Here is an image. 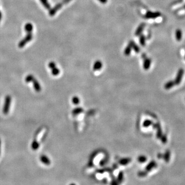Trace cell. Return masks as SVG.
Returning a JSON list of instances; mask_svg holds the SVG:
<instances>
[{
	"label": "cell",
	"mask_w": 185,
	"mask_h": 185,
	"mask_svg": "<svg viewBox=\"0 0 185 185\" xmlns=\"http://www.w3.org/2000/svg\"><path fill=\"white\" fill-rule=\"evenodd\" d=\"M25 29L26 32H27V35L26 36V38H25L23 40L19 43V47L20 48L23 47L25 45L28 43V42H30L32 39H33V35H32V31L33 30V26L32 24L30 23H27L26 24L25 26Z\"/></svg>",
	"instance_id": "obj_1"
},
{
	"label": "cell",
	"mask_w": 185,
	"mask_h": 185,
	"mask_svg": "<svg viewBox=\"0 0 185 185\" xmlns=\"http://www.w3.org/2000/svg\"><path fill=\"white\" fill-rule=\"evenodd\" d=\"M31 82H33V83L34 84V89H35L36 91L40 92L41 91V86H40V85L39 82L35 78V77H34V78L33 79V80H32Z\"/></svg>",
	"instance_id": "obj_6"
},
{
	"label": "cell",
	"mask_w": 185,
	"mask_h": 185,
	"mask_svg": "<svg viewBox=\"0 0 185 185\" xmlns=\"http://www.w3.org/2000/svg\"><path fill=\"white\" fill-rule=\"evenodd\" d=\"M139 42L140 44L142 46H144L145 45H146V38H145L144 35H140L139 38Z\"/></svg>",
	"instance_id": "obj_15"
},
{
	"label": "cell",
	"mask_w": 185,
	"mask_h": 185,
	"mask_svg": "<svg viewBox=\"0 0 185 185\" xmlns=\"http://www.w3.org/2000/svg\"><path fill=\"white\" fill-rule=\"evenodd\" d=\"M184 57H185V56H184Z\"/></svg>",
	"instance_id": "obj_30"
},
{
	"label": "cell",
	"mask_w": 185,
	"mask_h": 185,
	"mask_svg": "<svg viewBox=\"0 0 185 185\" xmlns=\"http://www.w3.org/2000/svg\"><path fill=\"white\" fill-rule=\"evenodd\" d=\"M142 58H143V59L144 60V59H146V58H147V57H146V54H144V53H143L142 54Z\"/></svg>",
	"instance_id": "obj_28"
},
{
	"label": "cell",
	"mask_w": 185,
	"mask_h": 185,
	"mask_svg": "<svg viewBox=\"0 0 185 185\" xmlns=\"http://www.w3.org/2000/svg\"><path fill=\"white\" fill-rule=\"evenodd\" d=\"M161 15V14L160 12H151V11H148L146 15L144 16V18L146 19H155L158 17H160Z\"/></svg>",
	"instance_id": "obj_3"
},
{
	"label": "cell",
	"mask_w": 185,
	"mask_h": 185,
	"mask_svg": "<svg viewBox=\"0 0 185 185\" xmlns=\"http://www.w3.org/2000/svg\"><path fill=\"white\" fill-rule=\"evenodd\" d=\"M183 73H184V71L182 69H180L178 70V71L177 72V75H176V77L175 79V81H174V82H175V84L178 85L180 83L181 81L182 80V78L183 75Z\"/></svg>",
	"instance_id": "obj_4"
},
{
	"label": "cell",
	"mask_w": 185,
	"mask_h": 185,
	"mask_svg": "<svg viewBox=\"0 0 185 185\" xmlns=\"http://www.w3.org/2000/svg\"><path fill=\"white\" fill-rule=\"evenodd\" d=\"M151 63V60L150 59H149V58H146L145 59H144L143 68L145 70H148L150 68V67Z\"/></svg>",
	"instance_id": "obj_8"
},
{
	"label": "cell",
	"mask_w": 185,
	"mask_h": 185,
	"mask_svg": "<svg viewBox=\"0 0 185 185\" xmlns=\"http://www.w3.org/2000/svg\"><path fill=\"white\" fill-rule=\"evenodd\" d=\"M131 50H132V47L129 44L127 47L125 48V51H124V53H125V55L126 56H129L130 55V53H131Z\"/></svg>",
	"instance_id": "obj_17"
},
{
	"label": "cell",
	"mask_w": 185,
	"mask_h": 185,
	"mask_svg": "<svg viewBox=\"0 0 185 185\" xmlns=\"http://www.w3.org/2000/svg\"><path fill=\"white\" fill-rule=\"evenodd\" d=\"M72 101H73V103L75 104H77L79 103V98L77 97H74L73 98V99H72Z\"/></svg>",
	"instance_id": "obj_21"
},
{
	"label": "cell",
	"mask_w": 185,
	"mask_h": 185,
	"mask_svg": "<svg viewBox=\"0 0 185 185\" xmlns=\"http://www.w3.org/2000/svg\"><path fill=\"white\" fill-rule=\"evenodd\" d=\"M40 1L41 2L42 4L45 8H46L47 9H50V6L47 0H40Z\"/></svg>",
	"instance_id": "obj_16"
},
{
	"label": "cell",
	"mask_w": 185,
	"mask_h": 185,
	"mask_svg": "<svg viewBox=\"0 0 185 185\" xmlns=\"http://www.w3.org/2000/svg\"><path fill=\"white\" fill-rule=\"evenodd\" d=\"M11 97L9 95L6 96L5 99V103L3 108V113L5 115L9 113L11 104Z\"/></svg>",
	"instance_id": "obj_2"
},
{
	"label": "cell",
	"mask_w": 185,
	"mask_h": 185,
	"mask_svg": "<svg viewBox=\"0 0 185 185\" xmlns=\"http://www.w3.org/2000/svg\"><path fill=\"white\" fill-rule=\"evenodd\" d=\"M1 19H2V14H1V11H0V22H1Z\"/></svg>",
	"instance_id": "obj_29"
},
{
	"label": "cell",
	"mask_w": 185,
	"mask_h": 185,
	"mask_svg": "<svg viewBox=\"0 0 185 185\" xmlns=\"http://www.w3.org/2000/svg\"><path fill=\"white\" fill-rule=\"evenodd\" d=\"M40 161L46 165H49L50 164V161L49 158L44 155H42L40 157Z\"/></svg>",
	"instance_id": "obj_7"
},
{
	"label": "cell",
	"mask_w": 185,
	"mask_h": 185,
	"mask_svg": "<svg viewBox=\"0 0 185 185\" xmlns=\"http://www.w3.org/2000/svg\"><path fill=\"white\" fill-rule=\"evenodd\" d=\"M102 67V62L99 61V60H97L96 61L93 66V70L94 71H98L99 70L101 69Z\"/></svg>",
	"instance_id": "obj_9"
},
{
	"label": "cell",
	"mask_w": 185,
	"mask_h": 185,
	"mask_svg": "<svg viewBox=\"0 0 185 185\" xmlns=\"http://www.w3.org/2000/svg\"><path fill=\"white\" fill-rule=\"evenodd\" d=\"M175 38L178 41H180L182 38V32L180 29H178L175 32Z\"/></svg>",
	"instance_id": "obj_13"
},
{
	"label": "cell",
	"mask_w": 185,
	"mask_h": 185,
	"mask_svg": "<svg viewBox=\"0 0 185 185\" xmlns=\"http://www.w3.org/2000/svg\"><path fill=\"white\" fill-rule=\"evenodd\" d=\"M39 146H40L39 143L37 141V140L35 139L33 141V142L32 143V145H31L32 149L33 150L36 151V150L38 149V148H39Z\"/></svg>",
	"instance_id": "obj_12"
},
{
	"label": "cell",
	"mask_w": 185,
	"mask_h": 185,
	"mask_svg": "<svg viewBox=\"0 0 185 185\" xmlns=\"http://www.w3.org/2000/svg\"><path fill=\"white\" fill-rule=\"evenodd\" d=\"M162 130L161 129V128L159 127V129H158V132H157V135L158 138H160L161 137H162Z\"/></svg>",
	"instance_id": "obj_24"
},
{
	"label": "cell",
	"mask_w": 185,
	"mask_h": 185,
	"mask_svg": "<svg viewBox=\"0 0 185 185\" xmlns=\"http://www.w3.org/2000/svg\"><path fill=\"white\" fill-rule=\"evenodd\" d=\"M145 26V24L144 23H141L139 26L137 28V30H136L135 32V36H139L141 35L144 27Z\"/></svg>",
	"instance_id": "obj_10"
},
{
	"label": "cell",
	"mask_w": 185,
	"mask_h": 185,
	"mask_svg": "<svg viewBox=\"0 0 185 185\" xmlns=\"http://www.w3.org/2000/svg\"><path fill=\"white\" fill-rule=\"evenodd\" d=\"M155 163L154 162H151L149 165H148V166L147 167L146 169L147 171H150L155 166Z\"/></svg>",
	"instance_id": "obj_20"
},
{
	"label": "cell",
	"mask_w": 185,
	"mask_h": 185,
	"mask_svg": "<svg viewBox=\"0 0 185 185\" xmlns=\"http://www.w3.org/2000/svg\"><path fill=\"white\" fill-rule=\"evenodd\" d=\"M59 73H60L59 70L58 68H57L56 67L51 69V73L52 75L57 76L59 75Z\"/></svg>",
	"instance_id": "obj_18"
},
{
	"label": "cell",
	"mask_w": 185,
	"mask_h": 185,
	"mask_svg": "<svg viewBox=\"0 0 185 185\" xmlns=\"http://www.w3.org/2000/svg\"><path fill=\"white\" fill-rule=\"evenodd\" d=\"M63 4H64L63 3H59V4H58L57 5H56L53 9H52L50 10V11L49 12V15L50 16H54L56 13L57 12V11H58L60 8H61V7H62Z\"/></svg>",
	"instance_id": "obj_5"
},
{
	"label": "cell",
	"mask_w": 185,
	"mask_h": 185,
	"mask_svg": "<svg viewBox=\"0 0 185 185\" xmlns=\"http://www.w3.org/2000/svg\"><path fill=\"white\" fill-rule=\"evenodd\" d=\"M162 141L163 143H166L167 141V137L166 136V135L165 136H163L162 137Z\"/></svg>",
	"instance_id": "obj_25"
},
{
	"label": "cell",
	"mask_w": 185,
	"mask_h": 185,
	"mask_svg": "<svg viewBox=\"0 0 185 185\" xmlns=\"http://www.w3.org/2000/svg\"><path fill=\"white\" fill-rule=\"evenodd\" d=\"M164 158H165V161L168 163L169 162V160H170V151H167L165 155H164Z\"/></svg>",
	"instance_id": "obj_19"
},
{
	"label": "cell",
	"mask_w": 185,
	"mask_h": 185,
	"mask_svg": "<svg viewBox=\"0 0 185 185\" xmlns=\"http://www.w3.org/2000/svg\"><path fill=\"white\" fill-rule=\"evenodd\" d=\"M98 1L99 2H100L101 3H103V4H104V3H106L108 1V0H98Z\"/></svg>",
	"instance_id": "obj_27"
},
{
	"label": "cell",
	"mask_w": 185,
	"mask_h": 185,
	"mask_svg": "<svg viewBox=\"0 0 185 185\" xmlns=\"http://www.w3.org/2000/svg\"><path fill=\"white\" fill-rule=\"evenodd\" d=\"M72 0H63V2L62 3L64 4H67L68 3H69L70 1H71Z\"/></svg>",
	"instance_id": "obj_26"
},
{
	"label": "cell",
	"mask_w": 185,
	"mask_h": 185,
	"mask_svg": "<svg viewBox=\"0 0 185 185\" xmlns=\"http://www.w3.org/2000/svg\"><path fill=\"white\" fill-rule=\"evenodd\" d=\"M138 161L140 162H146V157H144V156H140L138 158Z\"/></svg>",
	"instance_id": "obj_22"
},
{
	"label": "cell",
	"mask_w": 185,
	"mask_h": 185,
	"mask_svg": "<svg viewBox=\"0 0 185 185\" xmlns=\"http://www.w3.org/2000/svg\"><path fill=\"white\" fill-rule=\"evenodd\" d=\"M152 122L150 120H147L145 121L144 122V126L146 127H149V126H150L151 125Z\"/></svg>",
	"instance_id": "obj_23"
},
{
	"label": "cell",
	"mask_w": 185,
	"mask_h": 185,
	"mask_svg": "<svg viewBox=\"0 0 185 185\" xmlns=\"http://www.w3.org/2000/svg\"><path fill=\"white\" fill-rule=\"evenodd\" d=\"M129 44L131 46L132 48H133L134 51L136 52H139L140 51L139 47L137 46V44L135 43V42L133 41H130L129 43Z\"/></svg>",
	"instance_id": "obj_11"
},
{
	"label": "cell",
	"mask_w": 185,
	"mask_h": 185,
	"mask_svg": "<svg viewBox=\"0 0 185 185\" xmlns=\"http://www.w3.org/2000/svg\"><path fill=\"white\" fill-rule=\"evenodd\" d=\"M175 82L174 81H168V82H167L165 85V88L167 89H169L171 88H172V87H173V86L175 85Z\"/></svg>",
	"instance_id": "obj_14"
}]
</instances>
